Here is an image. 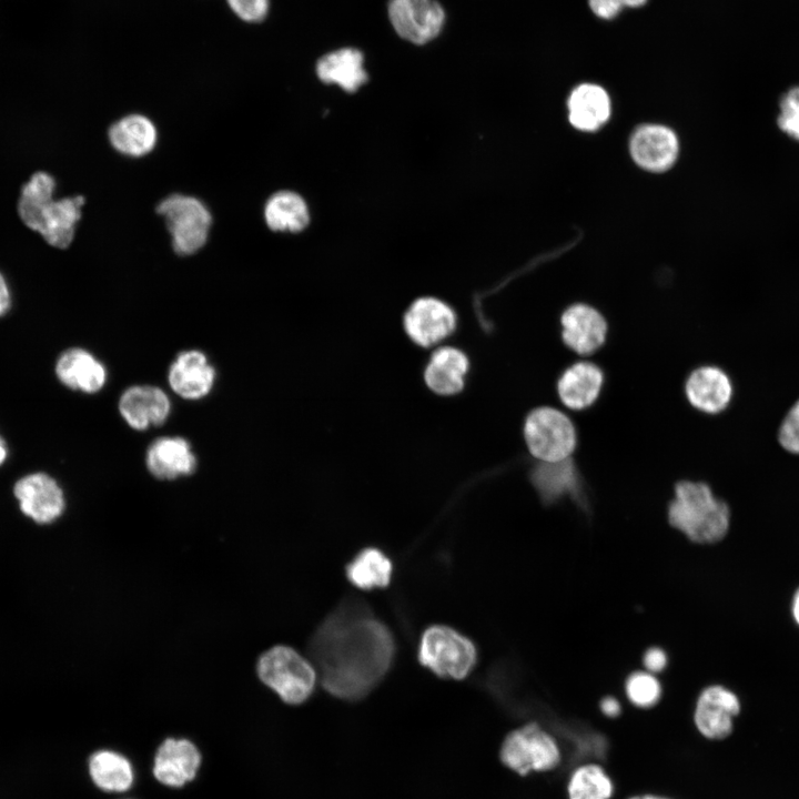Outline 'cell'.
Listing matches in <instances>:
<instances>
[{
	"label": "cell",
	"instance_id": "6da1fadb",
	"mask_svg": "<svg viewBox=\"0 0 799 799\" xmlns=\"http://www.w3.org/2000/svg\"><path fill=\"white\" fill-rule=\"evenodd\" d=\"M309 653L327 692L357 700L386 675L394 640L364 601L348 598L318 626Z\"/></svg>",
	"mask_w": 799,
	"mask_h": 799
},
{
	"label": "cell",
	"instance_id": "7a4b0ae2",
	"mask_svg": "<svg viewBox=\"0 0 799 799\" xmlns=\"http://www.w3.org/2000/svg\"><path fill=\"white\" fill-rule=\"evenodd\" d=\"M54 191V178L43 171L36 172L21 189L18 213L48 244L67 249L73 241L85 199L75 195L55 200Z\"/></svg>",
	"mask_w": 799,
	"mask_h": 799
},
{
	"label": "cell",
	"instance_id": "3957f363",
	"mask_svg": "<svg viewBox=\"0 0 799 799\" xmlns=\"http://www.w3.org/2000/svg\"><path fill=\"white\" fill-rule=\"evenodd\" d=\"M728 504L714 495L704 482L680 481L668 506L669 524L691 542L715 544L724 539L730 527Z\"/></svg>",
	"mask_w": 799,
	"mask_h": 799
},
{
	"label": "cell",
	"instance_id": "277c9868",
	"mask_svg": "<svg viewBox=\"0 0 799 799\" xmlns=\"http://www.w3.org/2000/svg\"><path fill=\"white\" fill-rule=\"evenodd\" d=\"M259 679L282 701L300 705L312 695L316 684L314 666L294 648L276 645L260 655Z\"/></svg>",
	"mask_w": 799,
	"mask_h": 799
},
{
	"label": "cell",
	"instance_id": "5b68a950",
	"mask_svg": "<svg viewBox=\"0 0 799 799\" xmlns=\"http://www.w3.org/2000/svg\"><path fill=\"white\" fill-rule=\"evenodd\" d=\"M418 659L439 677L463 679L475 667L477 653L464 635L451 627L434 625L422 635Z\"/></svg>",
	"mask_w": 799,
	"mask_h": 799
},
{
	"label": "cell",
	"instance_id": "8992f818",
	"mask_svg": "<svg viewBox=\"0 0 799 799\" xmlns=\"http://www.w3.org/2000/svg\"><path fill=\"white\" fill-rule=\"evenodd\" d=\"M166 224L171 244L179 255H192L208 241L212 215L195 196L180 193L163 199L155 209Z\"/></svg>",
	"mask_w": 799,
	"mask_h": 799
},
{
	"label": "cell",
	"instance_id": "52a82bcc",
	"mask_svg": "<svg viewBox=\"0 0 799 799\" xmlns=\"http://www.w3.org/2000/svg\"><path fill=\"white\" fill-rule=\"evenodd\" d=\"M524 438L529 453L540 462L569 458L577 446V433L572 419L549 406L534 408L527 414Z\"/></svg>",
	"mask_w": 799,
	"mask_h": 799
},
{
	"label": "cell",
	"instance_id": "ba28073f",
	"mask_svg": "<svg viewBox=\"0 0 799 799\" xmlns=\"http://www.w3.org/2000/svg\"><path fill=\"white\" fill-rule=\"evenodd\" d=\"M502 762L520 776L546 772L557 768L562 760L555 738L538 724L530 722L509 732L500 747Z\"/></svg>",
	"mask_w": 799,
	"mask_h": 799
},
{
	"label": "cell",
	"instance_id": "9c48e42d",
	"mask_svg": "<svg viewBox=\"0 0 799 799\" xmlns=\"http://www.w3.org/2000/svg\"><path fill=\"white\" fill-rule=\"evenodd\" d=\"M456 323L454 310L433 296L415 300L403 318L406 334L422 347H431L442 342L454 332Z\"/></svg>",
	"mask_w": 799,
	"mask_h": 799
},
{
	"label": "cell",
	"instance_id": "30bf717a",
	"mask_svg": "<svg viewBox=\"0 0 799 799\" xmlns=\"http://www.w3.org/2000/svg\"><path fill=\"white\" fill-rule=\"evenodd\" d=\"M740 710V699L735 691L719 684L710 685L698 696L694 722L705 738L721 740L732 732L734 719Z\"/></svg>",
	"mask_w": 799,
	"mask_h": 799
},
{
	"label": "cell",
	"instance_id": "8fae6325",
	"mask_svg": "<svg viewBox=\"0 0 799 799\" xmlns=\"http://www.w3.org/2000/svg\"><path fill=\"white\" fill-rule=\"evenodd\" d=\"M388 17L397 34L415 44L433 40L445 21L444 9L435 0H390Z\"/></svg>",
	"mask_w": 799,
	"mask_h": 799
},
{
	"label": "cell",
	"instance_id": "7c38bea8",
	"mask_svg": "<svg viewBox=\"0 0 799 799\" xmlns=\"http://www.w3.org/2000/svg\"><path fill=\"white\" fill-rule=\"evenodd\" d=\"M13 493L21 512L39 524L54 522L65 507L61 487L44 473H34L20 478L13 487Z\"/></svg>",
	"mask_w": 799,
	"mask_h": 799
},
{
	"label": "cell",
	"instance_id": "4fadbf2b",
	"mask_svg": "<svg viewBox=\"0 0 799 799\" xmlns=\"http://www.w3.org/2000/svg\"><path fill=\"white\" fill-rule=\"evenodd\" d=\"M564 344L581 356L597 352L607 336V322L593 306L576 303L567 307L560 317Z\"/></svg>",
	"mask_w": 799,
	"mask_h": 799
},
{
	"label": "cell",
	"instance_id": "5bb4252c",
	"mask_svg": "<svg viewBox=\"0 0 799 799\" xmlns=\"http://www.w3.org/2000/svg\"><path fill=\"white\" fill-rule=\"evenodd\" d=\"M119 411L127 424L136 431L162 425L170 415L171 403L159 387L150 385L131 386L119 401Z\"/></svg>",
	"mask_w": 799,
	"mask_h": 799
},
{
	"label": "cell",
	"instance_id": "9a60e30c",
	"mask_svg": "<svg viewBox=\"0 0 799 799\" xmlns=\"http://www.w3.org/2000/svg\"><path fill=\"white\" fill-rule=\"evenodd\" d=\"M630 153L643 169L654 172L665 171L677 158L678 140L667 127L645 124L633 133Z\"/></svg>",
	"mask_w": 799,
	"mask_h": 799
},
{
	"label": "cell",
	"instance_id": "2e32d148",
	"mask_svg": "<svg viewBox=\"0 0 799 799\" xmlns=\"http://www.w3.org/2000/svg\"><path fill=\"white\" fill-rule=\"evenodd\" d=\"M685 393L696 409L718 414L726 409L732 396V384L719 367L705 365L694 370L686 380Z\"/></svg>",
	"mask_w": 799,
	"mask_h": 799
},
{
	"label": "cell",
	"instance_id": "e0dca14e",
	"mask_svg": "<svg viewBox=\"0 0 799 799\" xmlns=\"http://www.w3.org/2000/svg\"><path fill=\"white\" fill-rule=\"evenodd\" d=\"M201 763V756L188 739H165L154 757L153 773L161 783L181 787L192 780Z\"/></svg>",
	"mask_w": 799,
	"mask_h": 799
},
{
	"label": "cell",
	"instance_id": "ac0fdd59",
	"mask_svg": "<svg viewBox=\"0 0 799 799\" xmlns=\"http://www.w3.org/2000/svg\"><path fill=\"white\" fill-rule=\"evenodd\" d=\"M171 388L185 400L206 396L214 384L215 371L206 355L196 350L180 353L169 368Z\"/></svg>",
	"mask_w": 799,
	"mask_h": 799
},
{
	"label": "cell",
	"instance_id": "d6986e66",
	"mask_svg": "<svg viewBox=\"0 0 799 799\" xmlns=\"http://www.w3.org/2000/svg\"><path fill=\"white\" fill-rule=\"evenodd\" d=\"M145 463L153 477L165 481L191 475L196 468L190 443L178 436L155 439L148 448Z\"/></svg>",
	"mask_w": 799,
	"mask_h": 799
},
{
	"label": "cell",
	"instance_id": "ffe728a7",
	"mask_svg": "<svg viewBox=\"0 0 799 799\" xmlns=\"http://www.w3.org/2000/svg\"><path fill=\"white\" fill-rule=\"evenodd\" d=\"M604 384L601 368L591 362H577L568 366L557 381V394L568 408L580 411L591 406Z\"/></svg>",
	"mask_w": 799,
	"mask_h": 799
},
{
	"label": "cell",
	"instance_id": "44dd1931",
	"mask_svg": "<svg viewBox=\"0 0 799 799\" xmlns=\"http://www.w3.org/2000/svg\"><path fill=\"white\" fill-rule=\"evenodd\" d=\"M468 368V357L462 350L442 346L434 351L426 364L425 383L438 395H454L463 390Z\"/></svg>",
	"mask_w": 799,
	"mask_h": 799
},
{
	"label": "cell",
	"instance_id": "7402d4cb",
	"mask_svg": "<svg viewBox=\"0 0 799 799\" xmlns=\"http://www.w3.org/2000/svg\"><path fill=\"white\" fill-rule=\"evenodd\" d=\"M55 373L62 384L84 393L99 392L107 382V370L83 348H69L57 361Z\"/></svg>",
	"mask_w": 799,
	"mask_h": 799
},
{
	"label": "cell",
	"instance_id": "603a6c76",
	"mask_svg": "<svg viewBox=\"0 0 799 799\" xmlns=\"http://www.w3.org/2000/svg\"><path fill=\"white\" fill-rule=\"evenodd\" d=\"M316 74L322 82L336 84L350 93L367 81L364 57L354 48H343L323 55L316 63Z\"/></svg>",
	"mask_w": 799,
	"mask_h": 799
},
{
	"label": "cell",
	"instance_id": "cb8c5ba5",
	"mask_svg": "<svg viewBox=\"0 0 799 799\" xmlns=\"http://www.w3.org/2000/svg\"><path fill=\"white\" fill-rule=\"evenodd\" d=\"M530 479L540 498L547 504L564 496H579V474L570 457L537 464L532 469Z\"/></svg>",
	"mask_w": 799,
	"mask_h": 799
},
{
	"label": "cell",
	"instance_id": "d4e9b609",
	"mask_svg": "<svg viewBox=\"0 0 799 799\" xmlns=\"http://www.w3.org/2000/svg\"><path fill=\"white\" fill-rule=\"evenodd\" d=\"M570 123L581 131H595L610 115V99L604 88L595 83H581L568 98Z\"/></svg>",
	"mask_w": 799,
	"mask_h": 799
},
{
	"label": "cell",
	"instance_id": "484cf974",
	"mask_svg": "<svg viewBox=\"0 0 799 799\" xmlns=\"http://www.w3.org/2000/svg\"><path fill=\"white\" fill-rule=\"evenodd\" d=\"M108 138L119 153L141 158L154 149L158 131L149 118L141 114H129L109 128Z\"/></svg>",
	"mask_w": 799,
	"mask_h": 799
},
{
	"label": "cell",
	"instance_id": "4316f807",
	"mask_svg": "<svg viewBox=\"0 0 799 799\" xmlns=\"http://www.w3.org/2000/svg\"><path fill=\"white\" fill-rule=\"evenodd\" d=\"M264 220L276 232L297 233L310 223L306 201L296 192L282 190L271 195L264 206Z\"/></svg>",
	"mask_w": 799,
	"mask_h": 799
},
{
	"label": "cell",
	"instance_id": "83f0119b",
	"mask_svg": "<svg viewBox=\"0 0 799 799\" xmlns=\"http://www.w3.org/2000/svg\"><path fill=\"white\" fill-rule=\"evenodd\" d=\"M390 558L377 548L362 549L346 566L347 579L361 589L386 587L392 577Z\"/></svg>",
	"mask_w": 799,
	"mask_h": 799
},
{
	"label": "cell",
	"instance_id": "f1b7e54d",
	"mask_svg": "<svg viewBox=\"0 0 799 799\" xmlns=\"http://www.w3.org/2000/svg\"><path fill=\"white\" fill-rule=\"evenodd\" d=\"M89 772L93 782L104 791H125L133 782L130 761L110 750H100L90 757Z\"/></svg>",
	"mask_w": 799,
	"mask_h": 799
},
{
	"label": "cell",
	"instance_id": "f546056e",
	"mask_svg": "<svg viewBox=\"0 0 799 799\" xmlns=\"http://www.w3.org/2000/svg\"><path fill=\"white\" fill-rule=\"evenodd\" d=\"M614 783L606 770L597 763L577 767L567 785L568 799H610Z\"/></svg>",
	"mask_w": 799,
	"mask_h": 799
},
{
	"label": "cell",
	"instance_id": "4dcf8cb0",
	"mask_svg": "<svg viewBox=\"0 0 799 799\" xmlns=\"http://www.w3.org/2000/svg\"><path fill=\"white\" fill-rule=\"evenodd\" d=\"M625 690L629 701L643 709L654 707L661 696L660 682L649 671L630 674L626 680Z\"/></svg>",
	"mask_w": 799,
	"mask_h": 799
},
{
	"label": "cell",
	"instance_id": "1f68e13d",
	"mask_svg": "<svg viewBox=\"0 0 799 799\" xmlns=\"http://www.w3.org/2000/svg\"><path fill=\"white\" fill-rule=\"evenodd\" d=\"M777 125L782 133L799 142V84L789 88L780 98Z\"/></svg>",
	"mask_w": 799,
	"mask_h": 799
},
{
	"label": "cell",
	"instance_id": "d6a6232c",
	"mask_svg": "<svg viewBox=\"0 0 799 799\" xmlns=\"http://www.w3.org/2000/svg\"><path fill=\"white\" fill-rule=\"evenodd\" d=\"M778 442L781 447L799 455V398L791 405L778 429Z\"/></svg>",
	"mask_w": 799,
	"mask_h": 799
},
{
	"label": "cell",
	"instance_id": "836d02e7",
	"mask_svg": "<svg viewBox=\"0 0 799 799\" xmlns=\"http://www.w3.org/2000/svg\"><path fill=\"white\" fill-rule=\"evenodd\" d=\"M231 10L245 22H260L269 11L270 0H226Z\"/></svg>",
	"mask_w": 799,
	"mask_h": 799
},
{
	"label": "cell",
	"instance_id": "e575fe53",
	"mask_svg": "<svg viewBox=\"0 0 799 799\" xmlns=\"http://www.w3.org/2000/svg\"><path fill=\"white\" fill-rule=\"evenodd\" d=\"M590 10L601 19H613L624 8L620 0H588Z\"/></svg>",
	"mask_w": 799,
	"mask_h": 799
},
{
	"label": "cell",
	"instance_id": "d590c367",
	"mask_svg": "<svg viewBox=\"0 0 799 799\" xmlns=\"http://www.w3.org/2000/svg\"><path fill=\"white\" fill-rule=\"evenodd\" d=\"M667 655L659 647H651L646 650L643 661L646 669L651 674L660 672L667 666Z\"/></svg>",
	"mask_w": 799,
	"mask_h": 799
},
{
	"label": "cell",
	"instance_id": "8d00e7d4",
	"mask_svg": "<svg viewBox=\"0 0 799 799\" xmlns=\"http://www.w3.org/2000/svg\"><path fill=\"white\" fill-rule=\"evenodd\" d=\"M600 710L606 717L615 718L619 716L621 711V706L618 699L611 696H607L600 701Z\"/></svg>",
	"mask_w": 799,
	"mask_h": 799
},
{
	"label": "cell",
	"instance_id": "74e56055",
	"mask_svg": "<svg viewBox=\"0 0 799 799\" xmlns=\"http://www.w3.org/2000/svg\"><path fill=\"white\" fill-rule=\"evenodd\" d=\"M11 305V295L8 283L0 272V316L4 315Z\"/></svg>",
	"mask_w": 799,
	"mask_h": 799
},
{
	"label": "cell",
	"instance_id": "f35d334b",
	"mask_svg": "<svg viewBox=\"0 0 799 799\" xmlns=\"http://www.w3.org/2000/svg\"><path fill=\"white\" fill-rule=\"evenodd\" d=\"M790 614L793 623L799 627V586L795 589L791 597Z\"/></svg>",
	"mask_w": 799,
	"mask_h": 799
},
{
	"label": "cell",
	"instance_id": "ab89813d",
	"mask_svg": "<svg viewBox=\"0 0 799 799\" xmlns=\"http://www.w3.org/2000/svg\"><path fill=\"white\" fill-rule=\"evenodd\" d=\"M627 799H671L665 796L660 795H654V793H641V795H635Z\"/></svg>",
	"mask_w": 799,
	"mask_h": 799
},
{
	"label": "cell",
	"instance_id": "60d3db41",
	"mask_svg": "<svg viewBox=\"0 0 799 799\" xmlns=\"http://www.w3.org/2000/svg\"><path fill=\"white\" fill-rule=\"evenodd\" d=\"M623 7L638 8L644 6L647 0H620Z\"/></svg>",
	"mask_w": 799,
	"mask_h": 799
},
{
	"label": "cell",
	"instance_id": "b9f144b4",
	"mask_svg": "<svg viewBox=\"0 0 799 799\" xmlns=\"http://www.w3.org/2000/svg\"><path fill=\"white\" fill-rule=\"evenodd\" d=\"M7 458V448L4 445V442L0 437V465L4 462Z\"/></svg>",
	"mask_w": 799,
	"mask_h": 799
}]
</instances>
